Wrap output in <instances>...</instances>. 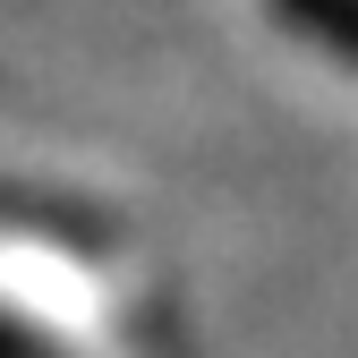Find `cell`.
I'll list each match as a JSON object with an SVG mask.
<instances>
[{"mask_svg": "<svg viewBox=\"0 0 358 358\" xmlns=\"http://www.w3.org/2000/svg\"><path fill=\"white\" fill-rule=\"evenodd\" d=\"M0 358H52V350H43L26 324H9V316H0Z\"/></svg>", "mask_w": 358, "mask_h": 358, "instance_id": "7a4b0ae2", "label": "cell"}, {"mask_svg": "<svg viewBox=\"0 0 358 358\" xmlns=\"http://www.w3.org/2000/svg\"><path fill=\"white\" fill-rule=\"evenodd\" d=\"M0 231H60V239H85L94 213L52 205V196H34V188H0Z\"/></svg>", "mask_w": 358, "mask_h": 358, "instance_id": "6da1fadb", "label": "cell"}]
</instances>
